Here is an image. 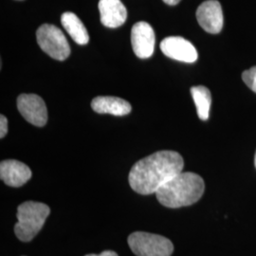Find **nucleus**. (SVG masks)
Instances as JSON below:
<instances>
[{"instance_id":"1","label":"nucleus","mask_w":256,"mask_h":256,"mask_svg":"<svg viewBox=\"0 0 256 256\" xmlns=\"http://www.w3.org/2000/svg\"><path fill=\"white\" fill-rule=\"evenodd\" d=\"M182 156L174 151H158L138 160L132 167L128 180L131 188L140 194H151L182 172Z\"/></svg>"},{"instance_id":"2","label":"nucleus","mask_w":256,"mask_h":256,"mask_svg":"<svg viewBox=\"0 0 256 256\" xmlns=\"http://www.w3.org/2000/svg\"><path fill=\"white\" fill-rule=\"evenodd\" d=\"M204 189L205 184L200 176L192 172H180L164 184L156 192V196L162 205L174 209L198 202Z\"/></svg>"},{"instance_id":"3","label":"nucleus","mask_w":256,"mask_h":256,"mask_svg":"<svg viewBox=\"0 0 256 256\" xmlns=\"http://www.w3.org/2000/svg\"><path fill=\"white\" fill-rule=\"evenodd\" d=\"M50 214V207L41 202H26L18 208V223L14 225L16 238L23 242H30L43 228Z\"/></svg>"},{"instance_id":"4","label":"nucleus","mask_w":256,"mask_h":256,"mask_svg":"<svg viewBox=\"0 0 256 256\" xmlns=\"http://www.w3.org/2000/svg\"><path fill=\"white\" fill-rule=\"evenodd\" d=\"M128 245L137 256H171L173 243L162 236L136 232L128 236Z\"/></svg>"},{"instance_id":"5","label":"nucleus","mask_w":256,"mask_h":256,"mask_svg":"<svg viewBox=\"0 0 256 256\" xmlns=\"http://www.w3.org/2000/svg\"><path fill=\"white\" fill-rule=\"evenodd\" d=\"M37 43L52 58L63 61L70 54V46L63 32L54 25L44 24L36 32Z\"/></svg>"},{"instance_id":"6","label":"nucleus","mask_w":256,"mask_h":256,"mask_svg":"<svg viewBox=\"0 0 256 256\" xmlns=\"http://www.w3.org/2000/svg\"><path fill=\"white\" fill-rule=\"evenodd\" d=\"M18 108L24 119L36 126H44L48 122L46 104L36 94L19 95Z\"/></svg>"},{"instance_id":"7","label":"nucleus","mask_w":256,"mask_h":256,"mask_svg":"<svg viewBox=\"0 0 256 256\" xmlns=\"http://www.w3.org/2000/svg\"><path fill=\"white\" fill-rule=\"evenodd\" d=\"M131 44L138 58L146 59L154 54L155 32L147 22H138L131 30Z\"/></svg>"},{"instance_id":"8","label":"nucleus","mask_w":256,"mask_h":256,"mask_svg":"<svg viewBox=\"0 0 256 256\" xmlns=\"http://www.w3.org/2000/svg\"><path fill=\"white\" fill-rule=\"evenodd\" d=\"M160 50L164 54L176 61L194 63L198 60L196 48L182 37H166L160 43Z\"/></svg>"},{"instance_id":"9","label":"nucleus","mask_w":256,"mask_h":256,"mask_svg":"<svg viewBox=\"0 0 256 256\" xmlns=\"http://www.w3.org/2000/svg\"><path fill=\"white\" fill-rule=\"evenodd\" d=\"M196 19L204 30L209 34H220L224 24L222 7L216 0L203 2L196 10Z\"/></svg>"},{"instance_id":"10","label":"nucleus","mask_w":256,"mask_h":256,"mask_svg":"<svg viewBox=\"0 0 256 256\" xmlns=\"http://www.w3.org/2000/svg\"><path fill=\"white\" fill-rule=\"evenodd\" d=\"M0 178L10 187H20L30 180L32 171L28 166L16 160H3L0 164Z\"/></svg>"},{"instance_id":"11","label":"nucleus","mask_w":256,"mask_h":256,"mask_svg":"<svg viewBox=\"0 0 256 256\" xmlns=\"http://www.w3.org/2000/svg\"><path fill=\"white\" fill-rule=\"evenodd\" d=\"M98 7L102 24L106 27H120L126 21L128 10L120 0H100Z\"/></svg>"},{"instance_id":"12","label":"nucleus","mask_w":256,"mask_h":256,"mask_svg":"<svg viewBox=\"0 0 256 256\" xmlns=\"http://www.w3.org/2000/svg\"><path fill=\"white\" fill-rule=\"evenodd\" d=\"M92 110L100 114H111L114 116H126L132 110L128 101L113 96H99L92 102Z\"/></svg>"},{"instance_id":"13","label":"nucleus","mask_w":256,"mask_h":256,"mask_svg":"<svg viewBox=\"0 0 256 256\" xmlns=\"http://www.w3.org/2000/svg\"><path fill=\"white\" fill-rule=\"evenodd\" d=\"M61 22L68 34L79 45H86L90 41L86 28L80 18L70 12H64L61 16Z\"/></svg>"},{"instance_id":"14","label":"nucleus","mask_w":256,"mask_h":256,"mask_svg":"<svg viewBox=\"0 0 256 256\" xmlns=\"http://www.w3.org/2000/svg\"><path fill=\"white\" fill-rule=\"evenodd\" d=\"M192 99L196 106V111L200 119L207 120L210 114L212 97L210 92L206 86H198L191 88Z\"/></svg>"},{"instance_id":"15","label":"nucleus","mask_w":256,"mask_h":256,"mask_svg":"<svg viewBox=\"0 0 256 256\" xmlns=\"http://www.w3.org/2000/svg\"><path fill=\"white\" fill-rule=\"evenodd\" d=\"M242 79L248 86L256 93V66L244 72L242 74Z\"/></svg>"},{"instance_id":"16","label":"nucleus","mask_w":256,"mask_h":256,"mask_svg":"<svg viewBox=\"0 0 256 256\" xmlns=\"http://www.w3.org/2000/svg\"><path fill=\"white\" fill-rule=\"evenodd\" d=\"M7 133H8V120L5 116L1 115V117H0V138H3L7 135Z\"/></svg>"},{"instance_id":"17","label":"nucleus","mask_w":256,"mask_h":256,"mask_svg":"<svg viewBox=\"0 0 256 256\" xmlns=\"http://www.w3.org/2000/svg\"><path fill=\"white\" fill-rule=\"evenodd\" d=\"M84 256H119L113 250H104L100 254H88Z\"/></svg>"},{"instance_id":"18","label":"nucleus","mask_w":256,"mask_h":256,"mask_svg":"<svg viewBox=\"0 0 256 256\" xmlns=\"http://www.w3.org/2000/svg\"><path fill=\"white\" fill-rule=\"evenodd\" d=\"M164 3H166V4H168V5L174 6V5H176V4H178V3L180 2V0H164Z\"/></svg>"},{"instance_id":"19","label":"nucleus","mask_w":256,"mask_h":256,"mask_svg":"<svg viewBox=\"0 0 256 256\" xmlns=\"http://www.w3.org/2000/svg\"><path fill=\"white\" fill-rule=\"evenodd\" d=\"M254 162H256V158H254Z\"/></svg>"}]
</instances>
